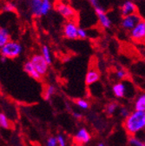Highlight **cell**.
Returning <instances> with one entry per match:
<instances>
[{"instance_id":"cell-1","label":"cell","mask_w":145,"mask_h":146,"mask_svg":"<svg viewBox=\"0 0 145 146\" xmlns=\"http://www.w3.org/2000/svg\"><path fill=\"white\" fill-rule=\"evenodd\" d=\"M123 128L130 137H135L145 130V111H134L124 118Z\"/></svg>"},{"instance_id":"cell-2","label":"cell","mask_w":145,"mask_h":146,"mask_svg":"<svg viewBox=\"0 0 145 146\" xmlns=\"http://www.w3.org/2000/svg\"><path fill=\"white\" fill-rule=\"evenodd\" d=\"M23 51L22 45L17 41H9L5 45L0 48V53L2 57L8 59H14L19 58Z\"/></svg>"},{"instance_id":"cell-3","label":"cell","mask_w":145,"mask_h":146,"mask_svg":"<svg viewBox=\"0 0 145 146\" xmlns=\"http://www.w3.org/2000/svg\"><path fill=\"white\" fill-rule=\"evenodd\" d=\"M30 61L34 66V68L36 69V70H37L42 77L47 74L50 64L46 62V60L44 58V57L41 54H34L30 58Z\"/></svg>"},{"instance_id":"cell-4","label":"cell","mask_w":145,"mask_h":146,"mask_svg":"<svg viewBox=\"0 0 145 146\" xmlns=\"http://www.w3.org/2000/svg\"><path fill=\"white\" fill-rule=\"evenodd\" d=\"M142 19V18L141 17V16L136 12L129 16L122 17L120 25H121L122 29H123L126 31L130 32Z\"/></svg>"},{"instance_id":"cell-5","label":"cell","mask_w":145,"mask_h":146,"mask_svg":"<svg viewBox=\"0 0 145 146\" xmlns=\"http://www.w3.org/2000/svg\"><path fill=\"white\" fill-rule=\"evenodd\" d=\"M56 11L65 19L69 20H74L77 16L76 11L72 8L69 4L64 2H58L55 5Z\"/></svg>"},{"instance_id":"cell-6","label":"cell","mask_w":145,"mask_h":146,"mask_svg":"<svg viewBox=\"0 0 145 146\" xmlns=\"http://www.w3.org/2000/svg\"><path fill=\"white\" fill-rule=\"evenodd\" d=\"M78 25L74 20L67 21L63 27L64 36L67 39L75 40L78 38Z\"/></svg>"},{"instance_id":"cell-7","label":"cell","mask_w":145,"mask_h":146,"mask_svg":"<svg viewBox=\"0 0 145 146\" xmlns=\"http://www.w3.org/2000/svg\"><path fill=\"white\" fill-rule=\"evenodd\" d=\"M95 12L97 14V17L98 23L102 28L110 29L112 26V21L111 19V17L108 16L107 12L105 11V10L102 6L95 8Z\"/></svg>"},{"instance_id":"cell-8","label":"cell","mask_w":145,"mask_h":146,"mask_svg":"<svg viewBox=\"0 0 145 146\" xmlns=\"http://www.w3.org/2000/svg\"><path fill=\"white\" fill-rule=\"evenodd\" d=\"M130 33L134 41L145 42V19H142Z\"/></svg>"},{"instance_id":"cell-9","label":"cell","mask_w":145,"mask_h":146,"mask_svg":"<svg viewBox=\"0 0 145 146\" xmlns=\"http://www.w3.org/2000/svg\"><path fill=\"white\" fill-rule=\"evenodd\" d=\"M72 139H73L74 143H80L84 145L90 142V140H91V135H90L89 131L86 128L82 127L76 132Z\"/></svg>"},{"instance_id":"cell-10","label":"cell","mask_w":145,"mask_h":146,"mask_svg":"<svg viewBox=\"0 0 145 146\" xmlns=\"http://www.w3.org/2000/svg\"><path fill=\"white\" fill-rule=\"evenodd\" d=\"M120 12L122 17L129 16L134 13L137 12V6L136 5L131 1V0H126L122 3V5L120 7Z\"/></svg>"},{"instance_id":"cell-11","label":"cell","mask_w":145,"mask_h":146,"mask_svg":"<svg viewBox=\"0 0 145 146\" xmlns=\"http://www.w3.org/2000/svg\"><path fill=\"white\" fill-rule=\"evenodd\" d=\"M100 73L97 69L94 68H90L87 71L86 75H85V84L87 86H90L97 82L99 81L100 79Z\"/></svg>"},{"instance_id":"cell-12","label":"cell","mask_w":145,"mask_h":146,"mask_svg":"<svg viewBox=\"0 0 145 146\" xmlns=\"http://www.w3.org/2000/svg\"><path fill=\"white\" fill-rule=\"evenodd\" d=\"M112 93L117 98H124L127 93V86L123 82H117L112 86Z\"/></svg>"},{"instance_id":"cell-13","label":"cell","mask_w":145,"mask_h":146,"mask_svg":"<svg viewBox=\"0 0 145 146\" xmlns=\"http://www.w3.org/2000/svg\"><path fill=\"white\" fill-rule=\"evenodd\" d=\"M24 70L27 73V74L30 78H32L35 80L39 81L42 78V76L39 74V73L37 70H36V69L34 68V66L32 65V64L30 63V60L29 61H26L24 63Z\"/></svg>"},{"instance_id":"cell-14","label":"cell","mask_w":145,"mask_h":146,"mask_svg":"<svg viewBox=\"0 0 145 146\" xmlns=\"http://www.w3.org/2000/svg\"><path fill=\"white\" fill-rule=\"evenodd\" d=\"M42 4L43 0H30V9L34 17H42Z\"/></svg>"},{"instance_id":"cell-15","label":"cell","mask_w":145,"mask_h":146,"mask_svg":"<svg viewBox=\"0 0 145 146\" xmlns=\"http://www.w3.org/2000/svg\"><path fill=\"white\" fill-rule=\"evenodd\" d=\"M134 111H145V93L139 94L134 102Z\"/></svg>"},{"instance_id":"cell-16","label":"cell","mask_w":145,"mask_h":146,"mask_svg":"<svg viewBox=\"0 0 145 146\" xmlns=\"http://www.w3.org/2000/svg\"><path fill=\"white\" fill-rule=\"evenodd\" d=\"M9 41H11V36L8 30L0 27V48L5 45Z\"/></svg>"},{"instance_id":"cell-17","label":"cell","mask_w":145,"mask_h":146,"mask_svg":"<svg viewBox=\"0 0 145 146\" xmlns=\"http://www.w3.org/2000/svg\"><path fill=\"white\" fill-rule=\"evenodd\" d=\"M41 55L44 57V58L46 60V62L49 64H51L52 63V55L50 52V48L47 45H43L41 49Z\"/></svg>"},{"instance_id":"cell-18","label":"cell","mask_w":145,"mask_h":146,"mask_svg":"<svg viewBox=\"0 0 145 146\" xmlns=\"http://www.w3.org/2000/svg\"><path fill=\"white\" fill-rule=\"evenodd\" d=\"M11 127V122L8 118V117L6 116V114L0 112V128L5 130H8Z\"/></svg>"},{"instance_id":"cell-19","label":"cell","mask_w":145,"mask_h":146,"mask_svg":"<svg viewBox=\"0 0 145 146\" xmlns=\"http://www.w3.org/2000/svg\"><path fill=\"white\" fill-rule=\"evenodd\" d=\"M117 109H118V104L116 102H111L105 107V113L108 116H113L116 113Z\"/></svg>"},{"instance_id":"cell-20","label":"cell","mask_w":145,"mask_h":146,"mask_svg":"<svg viewBox=\"0 0 145 146\" xmlns=\"http://www.w3.org/2000/svg\"><path fill=\"white\" fill-rule=\"evenodd\" d=\"M55 93H56V87L52 84H50L44 90V98L45 100H50L52 98V96L55 95Z\"/></svg>"},{"instance_id":"cell-21","label":"cell","mask_w":145,"mask_h":146,"mask_svg":"<svg viewBox=\"0 0 145 146\" xmlns=\"http://www.w3.org/2000/svg\"><path fill=\"white\" fill-rule=\"evenodd\" d=\"M52 8V5L50 0H43L42 4V16H46L49 14Z\"/></svg>"},{"instance_id":"cell-22","label":"cell","mask_w":145,"mask_h":146,"mask_svg":"<svg viewBox=\"0 0 145 146\" xmlns=\"http://www.w3.org/2000/svg\"><path fill=\"white\" fill-rule=\"evenodd\" d=\"M75 104L76 105L80 108L81 110H88L89 108V104L87 100L83 99V98H77L75 100Z\"/></svg>"},{"instance_id":"cell-23","label":"cell","mask_w":145,"mask_h":146,"mask_svg":"<svg viewBox=\"0 0 145 146\" xmlns=\"http://www.w3.org/2000/svg\"><path fill=\"white\" fill-rule=\"evenodd\" d=\"M129 143L132 146H145V143L143 141H142L139 137H130Z\"/></svg>"},{"instance_id":"cell-24","label":"cell","mask_w":145,"mask_h":146,"mask_svg":"<svg viewBox=\"0 0 145 146\" xmlns=\"http://www.w3.org/2000/svg\"><path fill=\"white\" fill-rule=\"evenodd\" d=\"M115 76L118 80H123L127 78V76H128V73H127V71L123 69H119V70H116Z\"/></svg>"},{"instance_id":"cell-25","label":"cell","mask_w":145,"mask_h":146,"mask_svg":"<svg viewBox=\"0 0 145 146\" xmlns=\"http://www.w3.org/2000/svg\"><path fill=\"white\" fill-rule=\"evenodd\" d=\"M46 146H58L57 136H50L46 139Z\"/></svg>"},{"instance_id":"cell-26","label":"cell","mask_w":145,"mask_h":146,"mask_svg":"<svg viewBox=\"0 0 145 146\" xmlns=\"http://www.w3.org/2000/svg\"><path fill=\"white\" fill-rule=\"evenodd\" d=\"M88 36H89L88 31L84 28L79 27V29H78V38H80V39H86Z\"/></svg>"},{"instance_id":"cell-27","label":"cell","mask_w":145,"mask_h":146,"mask_svg":"<svg viewBox=\"0 0 145 146\" xmlns=\"http://www.w3.org/2000/svg\"><path fill=\"white\" fill-rule=\"evenodd\" d=\"M119 114H120V116L122 118H126L127 117H128L130 114V110L128 108H126V107H121L120 110H119Z\"/></svg>"},{"instance_id":"cell-28","label":"cell","mask_w":145,"mask_h":146,"mask_svg":"<svg viewBox=\"0 0 145 146\" xmlns=\"http://www.w3.org/2000/svg\"><path fill=\"white\" fill-rule=\"evenodd\" d=\"M57 139H58V146H66L67 145L66 139L63 134H58L57 136Z\"/></svg>"},{"instance_id":"cell-29","label":"cell","mask_w":145,"mask_h":146,"mask_svg":"<svg viewBox=\"0 0 145 146\" xmlns=\"http://www.w3.org/2000/svg\"><path fill=\"white\" fill-rule=\"evenodd\" d=\"M15 5L13 3H6L4 7H3V10L5 11H8V12H11L15 10Z\"/></svg>"},{"instance_id":"cell-30","label":"cell","mask_w":145,"mask_h":146,"mask_svg":"<svg viewBox=\"0 0 145 146\" xmlns=\"http://www.w3.org/2000/svg\"><path fill=\"white\" fill-rule=\"evenodd\" d=\"M88 1L89 2V4L91 5L94 8H97V7H99L100 6L98 0H88Z\"/></svg>"},{"instance_id":"cell-31","label":"cell","mask_w":145,"mask_h":146,"mask_svg":"<svg viewBox=\"0 0 145 146\" xmlns=\"http://www.w3.org/2000/svg\"><path fill=\"white\" fill-rule=\"evenodd\" d=\"M72 115H73V117L76 119H78V120L83 118V114L80 113V112H77V111H73V112H72Z\"/></svg>"},{"instance_id":"cell-32","label":"cell","mask_w":145,"mask_h":146,"mask_svg":"<svg viewBox=\"0 0 145 146\" xmlns=\"http://www.w3.org/2000/svg\"><path fill=\"white\" fill-rule=\"evenodd\" d=\"M71 146H84L83 144H80V143H73Z\"/></svg>"},{"instance_id":"cell-33","label":"cell","mask_w":145,"mask_h":146,"mask_svg":"<svg viewBox=\"0 0 145 146\" xmlns=\"http://www.w3.org/2000/svg\"><path fill=\"white\" fill-rule=\"evenodd\" d=\"M97 146H106V145H105V143H103V142H100V143L97 144Z\"/></svg>"},{"instance_id":"cell-34","label":"cell","mask_w":145,"mask_h":146,"mask_svg":"<svg viewBox=\"0 0 145 146\" xmlns=\"http://www.w3.org/2000/svg\"><path fill=\"white\" fill-rule=\"evenodd\" d=\"M143 142H144V143H145V137H144V140H143Z\"/></svg>"}]
</instances>
